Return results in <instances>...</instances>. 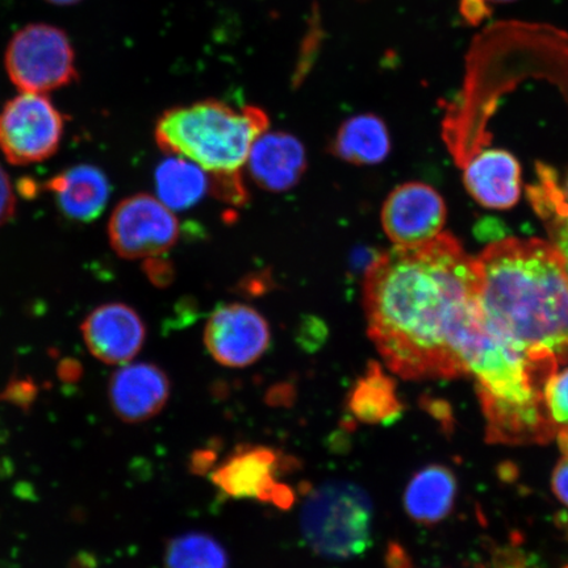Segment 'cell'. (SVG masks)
<instances>
[{"instance_id":"1","label":"cell","mask_w":568,"mask_h":568,"mask_svg":"<svg viewBox=\"0 0 568 568\" xmlns=\"http://www.w3.org/2000/svg\"><path fill=\"white\" fill-rule=\"evenodd\" d=\"M480 270L450 233L376 254L364 281L367 335L390 373L406 381L500 378L518 357L489 332Z\"/></svg>"},{"instance_id":"2","label":"cell","mask_w":568,"mask_h":568,"mask_svg":"<svg viewBox=\"0 0 568 568\" xmlns=\"http://www.w3.org/2000/svg\"><path fill=\"white\" fill-rule=\"evenodd\" d=\"M479 305L489 332L525 352L568 364V276L550 241L503 239L486 246Z\"/></svg>"},{"instance_id":"3","label":"cell","mask_w":568,"mask_h":568,"mask_svg":"<svg viewBox=\"0 0 568 568\" xmlns=\"http://www.w3.org/2000/svg\"><path fill=\"white\" fill-rule=\"evenodd\" d=\"M268 124L257 105L234 109L207 99L163 112L154 138L163 152L195 162L211 176L239 175Z\"/></svg>"},{"instance_id":"4","label":"cell","mask_w":568,"mask_h":568,"mask_svg":"<svg viewBox=\"0 0 568 568\" xmlns=\"http://www.w3.org/2000/svg\"><path fill=\"white\" fill-rule=\"evenodd\" d=\"M374 507L364 488L332 480L307 493L301 530L318 557L347 560L362 556L372 545Z\"/></svg>"},{"instance_id":"5","label":"cell","mask_w":568,"mask_h":568,"mask_svg":"<svg viewBox=\"0 0 568 568\" xmlns=\"http://www.w3.org/2000/svg\"><path fill=\"white\" fill-rule=\"evenodd\" d=\"M301 462L265 445H239L210 473L212 485L231 499H254L282 510L296 501L295 489L280 480Z\"/></svg>"},{"instance_id":"6","label":"cell","mask_w":568,"mask_h":568,"mask_svg":"<svg viewBox=\"0 0 568 568\" xmlns=\"http://www.w3.org/2000/svg\"><path fill=\"white\" fill-rule=\"evenodd\" d=\"M4 65L21 92L44 94L68 87L78 77L75 53L68 34L49 24H30L13 34Z\"/></svg>"},{"instance_id":"7","label":"cell","mask_w":568,"mask_h":568,"mask_svg":"<svg viewBox=\"0 0 568 568\" xmlns=\"http://www.w3.org/2000/svg\"><path fill=\"white\" fill-rule=\"evenodd\" d=\"M65 118L51 99L20 92L0 112V151L12 165L51 159L61 145Z\"/></svg>"},{"instance_id":"8","label":"cell","mask_w":568,"mask_h":568,"mask_svg":"<svg viewBox=\"0 0 568 568\" xmlns=\"http://www.w3.org/2000/svg\"><path fill=\"white\" fill-rule=\"evenodd\" d=\"M180 234L174 212L148 194L124 199L109 223L110 244L125 260L161 257L176 244Z\"/></svg>"},{"instance_id":"9","label":"cell","mask_w":568,"mask_h":568,"mask_svg":"<svg viewBox=\"0 0 568 568\" xmlns=\"http://www.w3.org/2000/svg\"><path fill=\"white\" fill-rule=\"evenodd\" d=\"M272 344V331L264 315L251 305L232 303L213 311L204 328V345L219 365L252 366Z\"/></svg>"},{"instance_id":"10","label":"cell","mask_w":568,"mask_h":568,"mask_svg":"<svg viewBox=\"0 0 568 568\" xmlns=\"http://www.w3.org/2000/svg\"><path fill=\"white\" fill-rule=\"evenodd\" d=\"M446 204L435 189L422 182L397 186L382 207V226L397 247L429 243L443 233Z\"/></svg>"},{"instance_id":"11","label":"cell","mask_w":568,"mask_h":568,"mask_svg":"<svg viewBox=\"0 0 568 568\" xmlns=\"http://www.w3.org/2000/svg\"><path fill=\"white\" fill-rule=\"evenodd\" d=\"M89 352L106 365H126L141 352L146 328L130 305L103 304L84 318L81 326Z\"/></svg>"},{"instance_id":"12","label":"cell","mask_w":568,"mask_h":568,"mask_svg":"<svg viewBox=\"0 0 568 568\" xmlns=\"http://www.w3.org/2000/svg\"><path fill=\"white\" fill-rule=\"evenodd\" d=\"M172 383L162 368L149 362L126 364L113 373L109 383L112 410L126 424L151 420L166 407Z\"/></svg>"},{"instance_id":"13","label":"cell","mask_w":568,"mask_h":568,"mask_svg":"<svg viewBox=\"0 0 568 568\" xmlns=\"http://www.w3.org/2000/svg\"><path fill=\"white\" fill-rule=\"evenodd\" d=\"M464 183L483 207L509 210L520 201L521 166L503 149H481L464 166Z\"/></svg>"},{"instance_id":"14","label":"cell","mask_w":568,"mask_h":568,"mask_svg":"<svg viewBox=\"0 0 568 568\" xmlns=\"http://www.w3.org/2000/svg\"><path fill=\"white\" fill-rule=\"evenodd\" d=\"M246 166L261 189L284 193L301 182L307 170V154L293 134L266 131L255 140Z\"/></svg>"},{"instance_id":"15","label":"cell","mask_w":568,"mask_h":568,"mask_svg":"<svg viewBox=\"0 0 568 568\" xmlns=\"http://www.w3.org/2000/svg\"><path fill=\"white\" fill-rule=\"evenodd\" d=\"M44 189L53 195L63 216L80 223L101 216L111 194L109 178L91 165L70 168L51 178Z\"/></svg>"},{"instance_id":"16","label":"cell","mask_w":568,"mask_h":568,"mask_svg":"<svg viewBox=\"0 0 568 568\" xmlns=\"http://www.w3.org/2000/svg\"><path fill=\"white\" fill-rule=\"evenodd\" d=\"M458 496V479L450 467L432 464L410 478L403 495L404 510L412 521L435 527L453 513Z\"/></svg>"},{"instance_id":"17","label":"cell","mask_w":568,"mask_h":568,"mask_svg":"<svg viewBox=\"0 0 568 568\" xmlns=\"http://www.w3.org/2000/svg\"><path fill=\"white\" fill-rule=\"evenodd\" d=\"M346 409L361 424L389 425L399 420L406 407L393 376L379 362L371 361L347 393Z\"/></svg>"},{"instance_id":"18","label":"cell","mask_w":568,"mask_h":568,"mask_svg":"<svg viewBox=\"0 0 568 568\" xmlns=\"http://www.w3.org/2000/svg\"><path fill=\"white\" fill-rule=\"evenodd\" d=\"M390 138L385 122L373 113L346 119L331 144L335 158L353 165H378L388 158Z\"/></svg>"},{"instance_id":"19","label":"cell","mask_w":568,"mask_h":568,"mask_svg":"<svg viewBox=\"0 0 568 568\" xmlns=\"http://www.w3.org/2000/svg\"><path fill=\"white\" fill-rule=\"evenodd\" d=\"M155 190L170 210H189L211 191V175L195 162L174 155L155 170Z\"/></svg>"},{"instance_id":"20","label":"cell","mask_w":568,"mask_h":568,"mask_svg":"<svg viewBox=\"0 0 568 568\" xmlns=\"http://www.w3.org/2000/svg\"><path fill=\"white\" fill-rule=\"evenodd\" d=\"M536 172L537 181L527 189L529 202L548 231L550 243L562 255L568 276V217L558 202V176L542 162L537 163Z\"/></svg>"},{"instance_id":"21","label":"cell","mask_w":568,"mask_h":568,"mask_svg":"<svg viewBox=\"0 0 568 568\" xmlns=\"http://www.w3.org/2000/svg\"><path fill=\"white\" fill-rule=\"evenodd\" d=\"M163 562L166 568H230V556L209 532L187 531L169 539Z\"/></svg>"},{"instance_id":"22","label":"cell","mask_w":568,"mask_h":568,"mask_svg":"<svg viewBox=\"0 0 568 568\" xmlns=\"http://www.w3.org/2000/svg\"><path fill=\"white\" fill-rule=\"evenodd\" d=\"M545 400L552 422L568 426V367L551 376L545 387Z\"/></svg>"},{"instance_id":"23","label":"cell","mask_w":568,"mask_h":568,"mask_svg":"<svg viewBox=\"0 0 568 568\" xmlns=\"http://www.w3.org/2000/svg\"><path fill=\"white\" fill-rule=\"evenodd\" d=\"M17 212V196L6 170L0 166V229L10 223Z\"/></svg>"},{"instance_id":"24","label":"cell","mask_w":568,"mask_h":568,"mask_svg":"<svg viewBox=\"0 0 568 568\" xmlns=\"http://www.w3.org/2000/svg\"><path fill=\"white\" fill-rule=\"evenodd\" d=\"M144 272L155 286L166 287L174 280V267L169 261L161 257L146 258Z\"/></svg>"},{"instance_id":"25","label":"cell","mask_w":568,"mask_h":568,"mask_svg":"<svg viewBox=\"0 0 568 568\" xmlns=\"http://www.w3.org/2000/svg\"><path fill=\"white\" fill-rule=\"evenodd\" d=\"M551 489L557 499L568 508V454L562 456L554 468Z\"/></svg>"},{"instance_id":"26","label":"cell","mask_w":568,"mask_h":568,"mask_svg":"<svg viewBox=\"0 0 568 568\" xmlns=\"http://www.w3.org/2000/svg\"><path fill=\"white\" fill-rule=\"evenodd\" d=\"M460 16L468 24L477 26L480 21L486 20L491 13L488 7V0H462Z\"/></svg>"},{"instance_id":"27","label":"cell","mask_w":568,"mask_h":568,"mask_svg":"<svg viewBox=\"0 0 568 568\" xmlns=\"http://www.w3.org/2000/svg\"><path fill=\"white\" fill-rule=\"evenodd\" d=\"M216 459L217 453L212 447L196 450L190 458V471L194 475L210 474L215 468Z\"/></svg>"},{"instance_id":"28","label":"cell","mask_w":568,"mask_h":568,"mask_svg":"<svg viewBox=\"0 0 568 568\" xmlns=\"http://www.w3.org/2000/svg\"><path fill=\"white\" fill-rule=\"evenodd\" d=\"M386 568H412V560L400 544L389 542L385 556Z\"/></svg>"},{"instance_id":"29","label":"cell","mask_w":568,"mask_h":568,"mask_svg":"<svg viewBox=\"0 0 568 568\" xmlns=\"http://www.w3.org/2000/svg\"><path fill=\"white\" fill-rule=\"evenodd\" d=\"M422 406L426 412H429V414L435 417L436 420L443 423V426L452 425V410L450 407L447 406V404L444 402L428 397V399H423Z\"/></svg>"},{"instance_id":"30","label":"cell","mask_w":568,"mask_h":568,"mask_svg":"<svg viewBox=\"0 0 568 568\" xmlns=\"http://www.w3.org/2000/svg\"><path fill=\"white\" fill-rule=\"evenodd\" d=\"M294 399V388L288 385H280L270 390L267 402L272 406H286L288 400Z\"/></svg>"},{"instance_id":"31","label":"cell","mask_w":568,"mask_h":568,"mask_svg":"<svg viewBox=\"0 0 568 568\" xmlns=\"http://www.w3.org/2000/svg\"><path fill=\"white\" fill-rule=\"evenodd\" d=\"M558 202L560 209L565 212V215L568 217V174L566 176L565 183L559 182L558 186Z\"/></svg>"},{"instance_id":"32","label":"cell","mask_w":568,"mask_h":568,"mask_svg":"<svg viewBox=\"0 0 568 568\" xmlns=\"http://www.w3.org/2000/svg\"><path fill=\"white\" fill-rule=\"evenodd\" d=\"M558 447L562 456H567L568 454V426H559L556 436Z\"/></svg>"},{"instance_id":"33","label":"cell","mask_w":568,"mask_h":568,"mask_svg":"<svg viewBox=\"0 0 568 568\" xmlns=\"http://www.w3.org/2000/svg\"><path fill=\"white\" fill-rule=\"evenodd\" d=\"M60 371L62 372V378L67 379L68 374H70V379H74L77 373H81V367L75 366L74 361H65L62 362Z\"/></svg>"},{"instance_id":"34","label":"cell","mask_w":568,"mask_h":568,"mask_svg":"<svg viewBox=\"0 0 568 568\" xmlns=\"http://www.w3.org/2000/svg\"><path fill=\"white\" fill-rule=\"evenodd\" d=\"M47 2H51L53 4H60V6H69V4H74L77 2H80V0H47Z\"/></svg>"},{"instance_id":"35","label":"cell","mask_w":568,"mask_h":568,"mask_svg":"<svg viewBox=\"0 0 568 568\" xmlns=\"http://www.w3.org/2000/svg\"><path fill=\"white\" fill-rule=\"evenodd\" d=\"M488 2H494V3H510V2H515V0H488Z\"/></svg>"}]
</instances>
